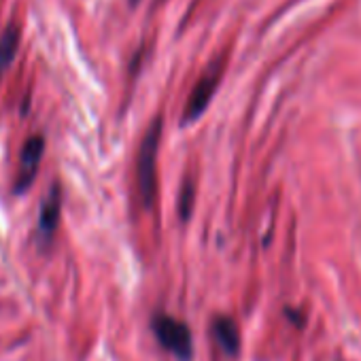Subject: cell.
I'll return each mask as SVG.
<instances>
[{
    "mask_svg": "<svg viewBox=\"0 0 361 361\" xmlns=\"http://www.w3.org/2000/svg\"><path fill=\"white\" fill-rule=\"evenodd\" d=\"M161 140V117H155L145 132L140 147H138V159H136V180H138V196L142 200L145 209L153 207L155 200V185H157V151Z\"/></svg>",
    "mask_w": 361,
    "mask_h": 361,
    "instance_id": "1",
    "label": "cell"
},
{
    "mask_svg": "<svg viewBox=\"0 0 361 361\" xmlns=\"http://www.w3.org/2000/svg\"><path fill=\"white\" fill-rule=\"evenodd\" d=\"M224 68H226V60L217 58L209 64V68L202 73V77L198 79V83L194 85V92L188 98L185 111H183V123H194L211 104L221 79H224Z\"/></svg>",
    "mask_w": 361,
    "mask_h": 361,
    "instance_id": "2",
    "label": "cell"
},
{
    "mask_svg": "<svg viewBox=\"0 0 361 361\" xmlns=\"http://www.w3.org/2000/svg\"><path fill=\"white\" fill-rule=\"evenodd\" d=\"M151 327H153L157 342L166 350H170L180 361L192 359V331L183 321L168 317V314H157L153 319Z\"/></svg>",
    "mask_w": 361,
    "mask_h": 361,
    "instance_id": "3",
    "label": "cell"
},
{
    "mask_svg": "<svg viewBox=\"0 0 361 361\" xmlns=\"http://www.w3.org/2000/svg\"><path fill=\"white\" fill-rule=\"evenodd\" d=\"M43 153H45V138L43 136L37 134V136L26 140V145L22 149V157H20V174L16 180V194H22L32 185L37 170L41 166V159H43Z\"/></svg>",
    "mask_w": 361,
    "mask_h": 361,
    "instance_id": "4",
    "label": "cell"
},
{
    "mask_svg": "<svg viewBox=\"0 0 361 361\" xmlns=\"http://www.w3.org/2000/svg\"><path fill=\"white\" fill-rule=\"evenodd\" d=\"M60 207H62V194H60V188L54 183L43 200V207H41V215H39V234L43 238H51V234L56 232L58 228V221H60Z\"/></svg>",
    "mask_w": 361,
    "mask_h": 361,
    "instance_id": "5",
    "label": "cell"
},
{
    "mask_svg": "<svg viewBox=\"0 0 361 361\" xmlns=\"http://www.w3.org/2000/svg\"><path fill=\"white\" fill-rule=\"evenodd\" d=\"M213 334L215 340L219 342L221 350L230 357H236L240 350V334H238V325L230 319V317H219L213 323Z\"/></svg>",
    "mask_w": 361,
    "mask_h": 361,
    "instance_id": "6",
    "label": "cell"
},
{
    "mask_svg": "<svg viewBox=\"0 0 361 361\" xmlns=\"http://www.w3.org/2000/svg\"><path fill=\"white\" fill-rule=\"evenodd\" d=\"M20 49V26L9 24L0 37V75H3L16 60Z\"/></svg>",
    "mask_w": 361,
    "mask_h": 361,
    "instance_id": "7",
    "label": "cell"
},
{
    "mask_svg": "<svg viewBox=\"0 0 361 361\" xmlns=\"http://www.w3.org/2000/svg\"><path fill=\"white\" fill-rule=\"evenodd\" d=\"M192 204H194V183H185L183 196H180V219L183 221L192 217Z\"/></svg>",
    "mask_w": 361,
    "mask_h": 361,
    "instance_id": "8",
    "label": "cell"
},
{
    "mask_svg": "<svg viewBox=\"0 0 361 361\" xmlns=\"http://www.w3.org/2000/svg\"><path fill=\"white\" fill-rule=\"evenodd\" d=\"M285 312H287L289 321H293V323H295L298 327H304V319H302V314H300L298 310H291V308H287Z\"/></svg>",
    "mask_w": 361,
    "mask_h": 361,
    "instance_id": "9",
    "label": "cell"
},
{
    "mask_svg": "<svg viewBox=\"0 0 361 361\" xmlns=\"http://www.w3.org/2000/svg\"><path fill=\"white\" fill-rule=\"evenodd\" d=\"M132 3H136V0H132Z\"/></svg>",
    "mask_w": 361,
    "mask_h": 361,
    "instance_id": "10",
    "label": "cell"
}]
</instances>
